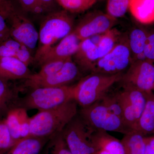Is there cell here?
<instances>
[{
  "label": "cell",
  "instance_id": "9a60e30c",
  "mask_svg": "<svg viewBox=\"0 0 154 154\" xmlns=\"http://www.w3.org/2000/svg\"><path fill=\"white\" fill-rule=\"evenodd\" d=\"M91 140L94 154H125L124 147L121 140L107 131H93Z\"/></svg>",
  "mask_w": 154,
  "mask_h": 154
},
{
  "label": "cell",
  "instance_id": "ffe728a7",
  "mask_svg": "<svg viewBox=\"0 0 154 154\" xmlns=\"http://www.w3.org/2000/svg\"><path fill=\"white\" fill-rule=\"evenodd\" d=\"M146 97L145 107L134 131L145 137L154 135V94L153 92L146 93Z\"/></svg>",
  "mask_w": 154,
  "mask_h": 154
},
{
  "label": "cell",
  "instance_id": "3957f363",
  "mask_svg": "<svg viewBox=\"0 0 154 154\" xmlns=\"http://www.w3.org/2000/svg\"><path fill=\"white\" fill-rule=\"evenodd\" d=\"M0 10L5 18L11 37L25 45L34 56L38 45V33L29 17L9 0H3L0 3Z\"/></svg>",
  "mask_w": 154,
  "mask_h": 154
},
{
  "label": "cell",
  "instance_id": "5bb4252c",
  "mask_svg": "<svg viewBox=\"0 0 154 154\" xmlns=\"http://www.w3.org/2000/svg\"><path fill=\"white\" fill-rule=\"evenodd\" d=\"M22 13L29 16L43 18L58 10L60 6L56 0H9Z\"/></svg>",
  "mask_w": 154,
  "mask_h": 154
},
{
  "label": "cell",
  "instance_id": "277c9868",
  "mask_svg": "<svg viewBox=\"0 0 154 154\" xmlns=\"http://www.w3.org/2000/svg\"><path fill=\"white\" fill-rule=\"evenodd\" d=\"M75 85L60 87H41L32 89L19 99L18 107L38 111L53 109L75 99Z\"/></svg>",
  "mask_w": 154,
  "mask_h": 154
},
{
  "label": "cell",
  "instance_id": "836d02e7",
  "mask_svg": "<svg viewBox=\"0 0 154 154\" xmlns=\"http://www.w3.org/2000/svg\"><path fill=\"white\" fill-rule=\"evenodd\" d=\"M153 91H154V87H153Z\"/></svg>",
  "mask_w": 154,
  "mask_h": 154
},
{
  "label": "cell",
  "instance_id": "9c48e42d",
  "mask_svg": "<svg viewBox=\"0 0 154 154\" xmlns=\"http://www.w3.org/2000/svg\"><path fill=\"white\" fill-rule=\"evenodd\" d=\"M154 63L147 60H134L118 83L122 88H133L145 93L153 92Z\"/></svg>",
  "mask_w": 154,
  "mask_h": 154
},
{
  "label": "cell",
  "instance_id": "f546056e",
  "mask_svg": "<svg viewBox=\"0 0 154 154\" xmlns=\"http://www.w3.org/2000/svg\"><path fill=\"white\" fill-rule=\"evenodd\" d=\"M14 143L5 118L0 117V154H5Z\"/></svg>",
  "mask_w": 154,
  "mask_h": 154
},
{
  "label": "cell",
  "instance_id": "d6a6232c",
  "mask_svg": "<svg viewBox=\"0 0 154 154\" xmlns=\"http://www.w3.org/2000/svg\"><path fill=\"white\" fill-rule=\"evenodd\" d=\"M145 154H154V135L146 137V149Z\"/></svg>",
  "mask_w": 154,
  "mask_h": 154
},
{
  "label": "cell",
  "instance_id": "d6986e66",
  "mask_svg": "<svg viewBox=\"0 0 154 154\" xmlns=\"http://www.w3.org/2000/svg\"><path fill=\"white\" fill-rule=\"evenodd\" d=\"M7 81L0 78V117L18 107L19 99L18 88H13Z\"/></svg>",
  "mask_w": 154,
  "mask_h": 154
},
{
  "label": "cell",
  "instance_id": "d4e9b609",
  "mask_svg": "<svg viewBox=\"0 0 154 154\" xmlns=\"http://www.w3.org/2000/svg\"><path fill=\"white\" fill-rule=\"evenodd\" d=\"M69 59L52 60L44 64L41 66V69L38 72L32 74L28 79L25 80L24 85L33 82L54 74L63 67Z\"/></svg>",
  "mask_w": 154,
  "mask_h": 154
},
{
  "label": "cell",
  "instance_id": "f1b7e54d",
  "mask_svg": "<svg viewBox=\"0 0 154 154\" xmlns=\"http://www.w3.org/2000/svg\"><path fill=\"white\" fill-rule=\"evenodd\" d=\"M130 0H108L107 14L113 18H120L124 16L129 9Z\"/></svg>",
  "mask_w": 154,
  "mask_h": 154
},
{
  "label": "cell",
  "instance_id": "4fadbf2b",
  "mask_svg": "<svg viewBox=\"0 0 154 154\" xmlns=\"http://www.w3.org/2000/svg\"><path fill=\"white\" fill-rule=\"evenodd\" d=\"M102 35L81 41L77 52L73 55L74 61L80 70L90 73L93 72L96 63L99 59L97 44Z\"/></svg>",
  "mask_w": 154,
  "mask_h": 154
},
{
  "label": "cell",
  "instance_id": "7402d4cb",
  "mask_svg": "<svg viewBox=\"0 0 154 154\" xmlns=\"http://www.w3.org/2000/svg\"><path fill=\"white\" fill-rule=\"evenodd\" d=\"M147 35L148 32L139 28H134L130 33L128 44L133 60H146L143 52Z\"/></svg>",
  "mask_w": 154,
  "mask_h": 154
},
{
  "label": "cell",
  "instance_id": "52a82bcc",
  "mask_svg": "<svg viewBox=\"0 0 154 154\" xmlns=\"http://www.w3.org/2000/svg\"><path fill=\"white\" fill-rule=\"evenodd\" d=\"M133 61L128 37L122 36L113 49L97 61L92 73L106 75L124 73Z\"/></svg>",
  "mask_w": 154,
  "mask_h": 154
},
{
  "label": "cell",
  "instance_id": "8992f818",
  "mask_svg": "<svg viewBox=\"0 0 154 154\" xmlns=\"http://www.w3.org/2000/svg\"><path fill=\"white\" fill-rule=\"evenodd\" d=\"M78 115L93 131L118 132L124 135L132 131L121 118L111 113L99 101L88 107H81Z\"/></svg>",
  "mask_w": 154,
  "mask_h": 154
},
{
  "label": "cell",
  "instance_id": "2e32d148",
  "mask_svg": "<svg viewBox=\"0 0 154 154\" xmlns=\"http://www.w3.org/2000/svg\"><path fill=\"white\" fill-rule=\"evenodd\" d=\"M32 74L28 66L17 59L0 56V78L3 79L25 80Z\"/></svg>",
  "mask_w": 154,
  "mask_h": 154
},
{
  "label": "cell",
  "instance_id": "5b68a950",
  "mask_svg": "<svg viewBox=\"0 0 154 154\" xmlns=\"http://www.w3.org/2000/svg\"><path fill=\"white\" fill-rule=\"evenodd\" d=\"M123 74L90 73L75 85V100L81 107H88L98 102L119 82Z\"/></svg>",
  "mask_w": 154,
  "mask_h": 154
},
{
  "label": "cell",
  "instance_id": "ba28073f",
  "mask_svg": "<svg viewBox=\"0 0 154 154\" xmlns=\"http://www.w3.org/2000/svg\"><path fill=\"white\" fill-rule=\"evenodd\" d=\"M93 131L78 114L65 127L62 134L73 154H94L91 134Z\"/></svg>",
  "mask_w": 154,
  "mask_h": 154
},
{
  "label": "cell",
  "instance_id": "e575fe53",
  "mask_svg": "<svg viewBox=\"0 0 154 154\" xmlns=\"http://www.w3.org/2000/svg\"><path fill=\"white\" fill-rule=\"evenodd\" d=\"M2 1H3V0H0V3H1V2H2Z\"/></svg>",
  "mask_w": 154,
  "mask_h": 154
},
{
  "label": "cell",
  "instance_id": "1f68e13d",
  "mask_svg": "<svg viewBox=\"0 0 154 154\" xmlns=\"http://www.w3.org/2000/svg\"><path fill=\"white\" fill-rule=\"evenodd\" d=\"M10 37V29L5 18L0 10V43Z\"/></svg>",
  "mask_w": 154,
  "mask_h": 154
},
{
  "label": "cell",
  "instance_id": "4dcf8cb0",
  "mask_svg": "<svg viewBox=\"0 0 154 154\" xmlns=\"http://www.w3.org/2000/svg\"><path fill=\"white\" fill-rule=\"evenodd\" d=\"M143 54L146 60L154 63V31L148 32Z\"/></svg>",
  "mask_w": 154,
  "mask_h": 154
},
{
  "label": "cell",
  "instance_id": "6da1fadb",
  "mask_svg": "<svg viewBox=\"0 0 154 154\" xmlns=\"http://www.w3.org/2000/svg\"><path fill=\"white\" fill-rule=\"evenodd\" d=\"M78 105L72 99L56 108L38 111L30 118V136L50 138L61 132L78 114Z\"/></svg>",
  "mask_w": 154,
  "mask_h": 154
},
{
  "label": "cell",
  "instance_id": "7c38bea8",
  "mask_svg": "<svg viewBox=\"0 0 154 154\" xmlns=\"http://www.w3.org/2000/svg\"><path fill=\"white\" fill-rule=\"evenodd\" d=\"M81 42V40L72 31L57 44L50 48L37 63L41 66L51 61L72 58L77 52Z\"/></svg>",
  "mask_w": 154,
  "mask_h": 154
},
{
  "label": "cell",
  "instance_id": "603a6c76",
  "mask_svg": "<svg viewBox=\"0 0 154 154\" xmlns=\"http://www.w3.org/2000/svg\"><path fill=\"white\" fill-rule=\"evenodd\" d=\"M121 141L125 154H145L146 137L136 131L124 134Z\"/></svg>",
  "mask_w": 154,
  "mask_h": 154
},
{
  "label": "cell",
  "instance_id": "83f0119b",
  "mask_svg": "<svg viewBox=\"0 0 154 154\" xmlns=\"http://www.w3.org/2000/svg\"><path fill=\"white\" fill-rule=\"evenodd\" d=\"M5 120L14 142L21 139L20 122L17 107L11 109L8 112Z\"/></svg>",
  "mask_w": 154,
  "mask_h": 154
},
{
  "label": "cell",
  "instance_id": "7a4b0ae2",
  "mask_svg": "<svg viewBox=\"0 0 154 154\" xmlns=\"http://www.w3.org/2000/svg\"><path fill=\"white\" fill-rule=\"evenodd\" d=\"M73 19L64 10H59L43 18L38 30V41L34 54L35 62L38 61L48 51L58 42L73 31Z\"/></svg>",
  "mask_w": 154,
  "mask_h": 154
},
{
  "label": "cell",
  "instance_id": "e0dca14e",
  "mask_svg": "<svg viewBox=\"0 0 154 154\" xmlns=\"http://www.w3.org/2000/svg\"><path fill=\"white\" fill-rule=\"evenodd\" d=\"M0 56L15 58L28 66L35 62L34 56L30 50L11 37L0 43Z\"/></svg>",
  "mask_w": 154,
  "mask_h": 154
},
{
  "label": "cell",
  "instance_id": "8fae6325",
  "mask_svg": "<svg viewBox=\"0 0 154 154\" xmlns=\"http://www.w3.org/2000/svg\"><path fill=\"white\" fill-rule=\"evenodd\" d=\"M80 75V69L72 59H69L60 70L51 75L33 82L24 85L34 89L41 87H60L68 86Z\"/></svg>",
  "mask_w": 154,
  "mask_h": 154
},
{
  "label": "cell",
  "instance_id": "30bf717a",
  "mask_svg": "<svg viewBox=\"0 0 154 154\" xmlns=\"http://www.w3.org/2000/svg\"><path fill=\"white\" fill-rule=\"evenodd\" d=\"M116 23V19L108 14L94 11L86 15L73 31L82 41L106 33Z\"/></svg>",
  "mask_w": 154,
  "mask_h": 154
},
{
  "label": "cell",
  "instance_id": "4316f807",
  "mask_svg": "<svg viewBox=\"0 0 154 154\" xmlns=\"http://www.w3.org/2000/svg\"><path fill=\"white\" fill-rule=\"evenodd\" d=\"M48 141L45 154H73L67 145L62 132L53 136Z\"/></svg>",
  "mask_w": 154,
  "mask_h": 154
},
{
  "label": "cell",
  "instance_id": "484cf974",
  "mask_svg": "<svg viewBox=\"0 0 154 154\" xmlns=\"http://www.w3.org/2000/svg\"><path fill=\"white\" fill-rule=\"evenodd\" d=\"M63 10L72 13H80L90 8L97 0H56Z\"/></svg>",
  "mask_w": 154,
  "mask_h": 154
},
{
  "label": "cell",
  "instance_id": "ac0fdd59",
  "mask_svg": "<svg viewBox=\"0 0 154 154\" xmlns=\"http://www.w3.org/2000/svg\"><path fill=\"white\" fill-rule=\"evenodd\" d=\"M48 138L30 136L16 141L5 154H39Z\"/></svg>",
  "mask_w": 154,
  "mask_h": 154
},
{
  "label": "cell",
  "instance_id": "44dd1931",
  "mask_svg": "<svg viewBox=\"0 0 154 154\" xmlns=\"http://www.w3.org/2000/svg\"><path fill=\"white\" fill-rule=\"evenodd\" d=\"M129 9L134 17L140 23H154V0H130Z\"/></svg>",
  "mask_w": 154,
  "mask_h": 154
},
{
  "label": "cell",
  "instance_id": "cb8c5ba5",
  "mask_svg": "<svg viewBox=\"0 0 154 154\" xmlns=\"http://www.w3.org/2000/svg\"><path fill=\"white\" fill-rule=\"evenodd\" d=\"M121 37L120 32L114 28L102 34L97 44L99 59L113 49Z\"/></svg>",
  "mask_w": 154,
  "mask_h": 154
}]
</instances>
